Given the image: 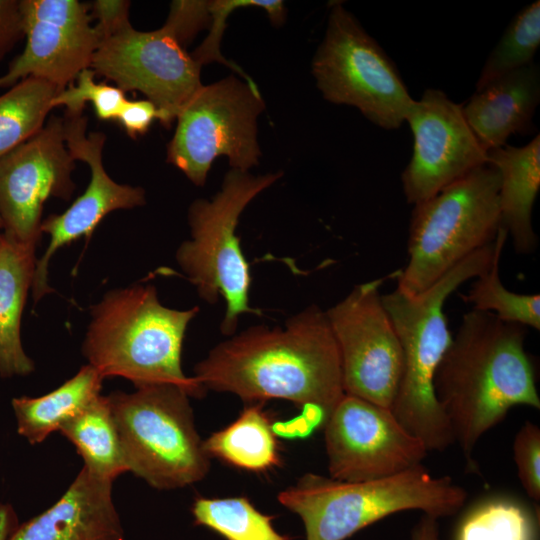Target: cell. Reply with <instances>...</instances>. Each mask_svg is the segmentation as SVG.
Here are the masks:
<instances>
[{
  "label": "cell",
  "instance_id": "1",
  "mask_svg": "<svg viewBox=\"0 0 540 540\" xmlns=\"http://www.w3.org/2000/svg\"><path fill=\"white\" fill-rule=\"evenodd\" d=\"M207 390L228 392L247 404L291 401L328 417L344 396L337 342L326 311L310 305L284 326H251L217 344L194 367Z\"/></svg>",
  "mask_w": 540,
  "mask_h": 540
},
{
  "label": "cell",
  "instance_id": "2",
  "mask_svg": "<svg viewBox=\"0 0 540 540\" xmlns=\"http://www.w3.org/2000/svg\"><path fill=\"white\" fill-rule=\"evenodd\" d=\"M525 336L526 327L472 309L462 317L439 364L435 393L471 471L477 467V443L511 408L540 409Z\"/></svg>",
  "mask_w": 540,
  "mask_h": 540
},
{
  "label": "cell",
  "instance_id": "3",
  "mask_svg": "<svg viewBox=\"0 0 540 540\" xmlns=\"http://www.w3.org/2000/svg\"><path fill=\"white\" fill-rule=\"evenodd\" d=\"M506 239V230L500 228L491 244L466 257L419 294L408 295L396 287L382 295L403 354L402 377L391 411L428 452L444 451L454 443L434 387L435 374L452 341L443 310L445 301L491 265L499 244Z\"/></svg>",
  "mask_w": 540,
  "mask_h": 540
},
{
  "label": "cell",
  "instance_id": "4",
  "mask_svg": "<svg viewBox=\"0 0 540 540\" xmlns=\"http://www.w3.org/2000/svg\"><path fill=\"white\" fill-rule=\"evenodd\" d=\"M199 312L164 306L152 284L108 291L91 309L82 352L103 379L122 377L136 388L169 384L190 397L206 389L182 369L186 329Z\"/></svg>",
  "mask_w": 540,
  "mask_h": 540
},
{
  "label": "cell",
  "instance_id": "5",
  "mask_svg": "<svg viewBox=\"0 0 540 540\" xmlns=\"http://www.w3.org/2000/svg\"><path fill=\"white\" fill-rule=\"evenodd\" d=\"M277 498L300 517L306 540H346L398 512L419 510L437 519L454 515L464 506L467 492L450 476H433L421 464L367 481L306 473Z\"/></svg>",
  "mask_w": 540,
  "mask_h": 540
},
{
  "label": "cell",
  "instance_id": "6",
  "mask_svg": "<svg viewBox=\"0 0 540 540\" xmlns=\"http://www.w3.org/2000/svg\"><path fill=\"white\" fill-rule=\"evenodd\" d=\"M499 189L498 170L486 164L414 205L408 262L398 270L397 288L408 295L419 294L491 244L501 227Z\"/></svg>",
  "mask_w": 540,
  "mask_h": 540
},
{
  "label": "cell",
  "instance_id": "7",
  "mask_svg": "<svg viewBox=\"0 0 540 540\" xmlns=\"http://www.w3.org/2000/svg\"><path fill=\"white\" fill-rule=\"evenodd\" d=\"M282 172L253 176L231 169L210 199H196L188 210L191 239L180 244L176 261L199 297L214 304L223 297L226 311L220 329L234 335L244 313L261 314L249 305V264L236 234L247 205L280 179Z\"/></svg>",
  "mask_w": 540,
  "mask_h": 540
},
{
  "label": "cell",
  "instance_id": "8",
  "mask_svg": "<svg viewBox=\"0 0 540 540\" xmlns=\"http://www.w3.org/2000/svg\"><path fill=\"white\" fill-rule=\"evenodd\" d=\"M190 396L169 384L112 392L109 402L128 472L159 490L201 481L210 469Z\"/></svg>",
  "mask_w": 540,
  "mask_h": 540
},
{
  "label": "cell",
  "instance_id": "9",
  "mask_svg": "<svg viewBox=\"0 0 540 540\" xmlns=\"http://www.w3.org/2000/svg\"><path fill=\"white\" fill-rule=\"evenodd\" d=\"M312 73L327 101L353 106L383 129L399 128L415 101L394 62L341 2L331 4Z\"/></svg>",
  "mask_w": 540,
  "mask_h": 540
},
{
  "label": "cell",
  "instance_id": "10",
  "mask_svg": "<svg viewBox=\"0 0 540 540\" xmlns=\"http://www.w3.org/2000/svg\"><path fill=\"white\" fill-rule=\"evenodd\" d=\"M264 101L255 83L228 76L202 85L177 115L167 162L203 186L213 161L226 156L232 169L258 164L257 118Z\"/></svg>",
  "mask_w": 540,
  "mask_h": 540
},
{
  "label": "cell",
  "instance_id": "11",
  "mask_svg": "<svg viewBox=\"0 0 540 540\" xmlns=\"http://www.w3.org/2000/svg\"><path fill=\"white\" fill-rule=\"evenodd\" d=\"M386 277L355 285L326 315L339 349L345 394L391 410L403 371L402 348L382 303Z\"/></svg>",
  "mask_w": 540,
  "mask_h": 540
},
{
  "label": "cell",
  "instance_id": "12",
  "mask_svg": "<svg viewBox=\"0 0 540 540\" xmlns=\"http://www.w3.org/2000/svg\"><path fill=\"white\" fill-rule=\"evenodd\" d=\"M90 68L124 92L143 93L158 108L165 127L203 85L201 66L164 25L143 32L126 23L100 41Z\"/></svg>",
  "mask_w": 540,
  "mask_h": 540
},
{
  "label": "cell",
  "instance_id": "13",
  "mask_svg": "<svg viewBox=\"0 0 540 540\" xmlns=\"http://www.w3.org/2000/svg\"><path fill=\"white\" fill-rule=\"evenodd\" d=\"M330 478L367 481L422 464L428 451L392 411L344 394L324 423Z\"/></svg>",
  "mask_w": 540,
  "mask_h": 540
},
{
  "label": "cell",
  "instance_id": "14",
  "mask_svg": "<svg viewBox=\"0 0 540 540\" xmlns=\"http://www.w3.org/2000/svg\"><path fill=\"white\" fill-rule=\"evenodd\" d=\"M75 160L65 142L63 118L52 116L32 138L0 158L2 232L37 246L46 200H68L75 189Z\"/></svg>",
  "mask_w": 540,
  "mask_h": 540
},
{
  "label": "cell",
  "instance_id": "15",
  "mask_svg": "<svg viewBox=\"0 0 540 540\" xmlns=\"http://www.w3.org/2000/svg\"><path fill=\"white\" fill-rule=\"evenodd\" d=\"M405 122L413 135L412 157L401 175L409 204L422 203L472 170L489 164L462 105L442 90L426 89Z\"/></svg>",
  "mask_w": 540,
  "mask_h": 540
},
{
  "label": "cell",
  "instance_id": "16",
  "mask_svg": "<svg viewBox=\"0 0 540 540\" xmlns=\"http://www.w3.org/2000/svg\"><path fill=\"white\" fill-rule=\"evenodd\" d=\"M26 45L0 76V88L33 76L59 92L90 68L100 38L89 5L77 0H20Z\"/></svg>",
  "mask_w": 540,
  "mask_h": 540
},
{
  "label": "cell",
  "instance_id": "17",
  "mask_svg": "<svg viewBox=\"0 0 540 540\" xmlns=\"http://www.w3.org/2000/svg\"><path fill=\"white\" fill-rule=\"evenodd\" d=\"M62 118L66 146L75 161L89 166L91 177L84 193L64 212L50 214L42 220L41 233L48 234L50 240L35 264L31 287L35 302L52 292L48 285V265L58 249L83 236L90 237L109 213L146 203L143 188L119 184L106 172L102 158L106 135L102 132L87 133L88 120L83 113L65 112Z\"/></svg>",
  "mask_w": 540,
  "mask_h": 540
},
{
  "label": "cell",
  "instance_id": "18",
  "mask_svg": "<svg viewBox=\"0 0 540 540\" xmlns=\"http://www.w3.org/2000/svg\"><path fill=\"white\" fill-rule=\"evenodd\" d=\"M8 540H125L112 482L83 467L60 499L18 525Z\"/></svg>",
  "mask_w": 540,
  "mask_h": 540
},
{
  "label": "cell",
  "instance_id": "19",
  "mask_svg": "<svg viewBox=\"0 0 540 540\" xmlns=\"http://www.w3.org/2000/svg\"><path fill=\"white\" fill-rule=\"evenodd\" d=\"M540 102V69L532 62L476 90L463 115L487 153L515 133H529Z\"/></svg>",
  "mask_w": 540,
  "mask_h": 540
},
{
  "label": "cell",
  "instance_id": "20",
  "mask_svg": "<svg viewBox=\"0 0 540 540\" xmlns=\"http://www.w3.org/2000/svg\"><path fill=\"white\" fill-rule=\"evenodd\" d=\"M487 158L500 175L501 226L511 235L516 252L529 254L537 246L532 209L540 189V135L521 147L491 149Z\"/></svg>",
  "mask_w": 540,
  "mask_h": 540
},
{
  "label": "cell",
  "instance_id": "21",
  "mask_svg": "<svg viewBox=\"0 0 540 540\" xmlns=\"http://www.w3.org/2000/svg\"><path fill=\"white\" fill-rule=\"evenodd\" d=\"M35 245L16 241L0 231V376L33 372L34 363L21 341V318L32 287Z\"/></svg>",
  "mask_w": 540,
  "mask_h": 540
},
{
  "label": "cell",
  "instance_id": "22",
  "mask_svg": "<svg viewBox=\"0 0 540 540\" xmlns=\"http://www.w3.org/2000/svg\"><path fill=\"white\" fill-rule=\"evenodd\" d=\"M103 380L88 364L43 396L13 398L11 405L18 434L32 445L42 443L101 395Z\"/></svg>",
  "mask_w": 540,
  "mask_h": 540
},
{
  "label": "cell",
  "instance_id": "23",
  "mask_svg": "<svg viewBox=\"0 0 540 540\" xmlns=\"http://www.w3.org/2000/svg\"><path fill=\"white\" fill-rule=\"evenodd\" d=\"M204 448L210 458L251 472L281 463L274 425L262 403L247 404L236 420L204 440Z\"/></svg>",
  "mask_w": 540,
  "mask_h": 540
},
{
  "label": "cell",
  "instance_id": "24",
  "mask_svg": "<svg viewBox=\"0 0 540 540\" xmlns=\"http://www.w3.org/2000/svg\"><path fill=\"white\" fill-rule=\"evenodd\" d=\"M59 432L83 459L95 477L112 482L128 472L108 396H98Z\"/></svg>",
  "mask_w": 540,
  "mask_h": 540
},
{
  "label": "cell",
  "instance_id": "25",
  "mask_svg": "<svg viewBox=\"0 0 540 540\" xmlns=\"http://www.w3.org/2000/svg\"><path fill=\"white\" fill-rule=\"evenodd\" d=\"M57 93L51 83L30 76L0 95V158L44 127Z\"/></svg>",
  "mask_w": 540,
  "mask_h": 540
},
{
  "label": "cell",
  "instance_id": "26",
  "mask_svg": "<svg viewBox=\"0 0 540 540\" xmlns=\"http://www.w3.org/2000/svg\"><path fill=\"white\" fill-rule=\"evenodd\" d=\"M194 524L226 540H290L273 526V517L259 511L247 497L195 498Z\"/></svg>",
  "mask_w": 540,
  "mask_h": 540
},
{
  "label": "cell",
  "instance_id": "27",
  "mask_svg": "<svg viewBox=\"0 0 540 540\" xmlns=\"http://www.w3.org/2000/svg\"><path fill=\"white\" fill-rule=\"evenodd\" d=\"M505 242L499 244L491 265L476 277L462 299L471 304L472 309L490 312L503 322L539 330L540 295L514 293L500 280L499 262Z\"/></svg>",
  "mask_w": 540,
  "mask_h": 540
},
{
  "label": "cell",
  "instance_id": "28",
  "mask_svg": "<svg viewBox=\"0 0 540 540\" xmlns=\"http://www.w3.org/2000/svg\"><path fill=\"white\" fill-rule=\"evenodd\" d=\"M539 46L540 1L536 0L526 5L511 20L489 54L476 82V90L534 62Z\"/></svg>",
  "mask_w": 540,
  "mask_h": 540
},
{
  "label": "cell",
  "instance_id": "29",
  "mask_svg": "<svg viewBox=\"0 0 540 540\" xmlns=\"http://www.w3.org/2000/svg\"><path fill=\"white\" fill-rule=\"evenodd\" d=\"M456 540H534V528L519 505L495 500L478 506L465 517Z\"/></svg>",
  "mask_w": 540,
  "mask_h": 540
},
{
  "label": "cell",
  "instance_id": "30",
  "mask_svg": "<svg viewBox=\"0 0 540 540\" xmlns=\"http://www.w3.org/2000/svg\"><path fill=\"white\" fill-rule=\"evenodd\" d=\"M263 8L272 23L281 24L285 19V7L280 0H215L208 1L210 13V30L208 36L191 53L192 58L202 67V65L219 62L232 69L240 75L244 81L255 83L237 64L227 60L220 51L221 40L226 20L235 9L242 7Z\"/></svg>",
  "mask_w": 540,
  "mask_h": 540
},
{
  "label": "cell",
  "instance_id": "31",
  "mask_svg": "<svg viewBox=\"0 0 540 540\" xmlns=\"http://www.w3.org/2000/svg\"><path fill=\"white\" fill-rule=\"evenodd\" d=\"M75 81L76 84H70L55 95L51 103L52 109L65 106V112L78 114L83 113L89 102L93 105L98 119L116 120L127 100L123 90L105 82H96L95 73L91 68L81 71Z\"/></svg>",
  "mask_w": 540,
  "mask_h": 540
},
{
  "label": "cell",
  "instance_id": "32",
  "mask_svg": "<svg viewBox=\"0 0 540 540\" xmlns=\"http://www.w3.org/2000/svg\"><path fill=\"white\" fill-rule=\"evenodd\" d=\"M513 457L519 481L529 498L540 501V429L526 421L513 441Z\"/></svg>",
  "mask_w": 540,
  "mask_h": 540
},
{
  "label": "cell",
  "instance_id": "33",
  "mask_svg": "<svg viewBox=\"0 0 540 540\" xmlns=\"http://www.w3.org/2000/svg\"><path fill=\"white\" fill-rule=\"evenodd\" d=\"M207 24H210L208 1L177 0L171 2L164 26L185 47Z\"/></svg>",
  "mask_w": 540,
  "mask_h": 540
},
{
  "label": "cell",
  "instance_id": "34",
  "mask_svg": "<svg viewBox=\"0 0 540 540\" xmlns=\"http://www.w3.org/2000/svg\"><path fill=\"white\" fill-rule=\"evenodd\" d=\"M155 119L160 120V112L155 104L147 99H127L116 118L127 135L133 139L144 135Z\"/></svg>",
  "mask_w": 540,
  "mask_h": 540
},
{
  "label": "cell",
  "instance_id": "35",
  "mask_svg": "<svg viewBox=\"0 0 540 540\" xmlns=\"http://www.w3.org/2000/svg\"><path fill=\"white\" fill-rule=\"evenodd\" d=\"M130 5L126 0H96L89 6L91 18L97 20L94 28L100 41L129 22Z\"/></svg>",
  "mask_w": 540,
  "mask_h": 540
},
{
  "label": "cell",
  "instance_id": "36",
  "mask_svg": "<svg viewBox=\"0 0 540 540\" xmlns=\"http://www.w3.org/2000/svg\"><path fill=\"white\" fill-rule=\"evenodd\" d=\"M24 36L20 0H0V61Z\"/></svg>",
  "mask_w": 540,
  "mask_h": 540
},
{
  "label": "cell",
  "instance_id": "37",
  "mask_svg": "<svg viewBox=\"0 0 540 540\" xmlns=\"http://www.w3.org/2000/svg\"><path fill=\"white\" fill-rule=\"evenodd\" d=\"M437 518L424 514L412 531L411 540H439Z\"/></svg>",
  "mask_w": 540,
  "mask_h": 540
},
{
  "label": "cell",
  "instance_id": "38",
  "mask_svg": "<svg viewBox=\"0 0 540 540\" xmlns=\"http://www.w3.org/2000/svg\"><path fill=\"white\" fill-rule=\"evenodd\" d=\"M18 518L10 504H0V540H8L18 526Z\"/></svg>",
  "mask_w": 540,
  "mask_h": 540
},
{
  "label": "cell",
  "instance_id": "39",
  "mask_svg": "<svg viewBox=\"0 0 540 540\" xmlns=\"http://www.w3.org/2000/svg\"><path fill=\"white\" fill-rule=\"evenodd\" d=\"M3 226H2V221H1V218H0V231L2 230Z\"/></svg>",
  "mask_w": 540,
  "mask_h": 540
}]
</instances>
